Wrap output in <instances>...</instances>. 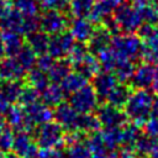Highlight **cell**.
Returning a JSON list of instances; mask_svg holds the SVG:
<instances>
[{"label":"cell","mask_w":158,"mask_h":158,"mask_svg":"<svg viewBox=\"0 0 158 158\" xmlns=\"http://www.w3.org/2000/svg\"><path fill=\"white\" fill-rule=\"evenodd\" d=\"M154 95L148 89H133L123 106V111L132 123L142 127L151 116Z\"/></svg>","instance_id":"6da1fadb"},{"label":"cell","mask_w":158,"mask_h":158,"mask_svg":"<svg viewBox=\"0 0 158 158\" xmlns=\"http://www.w3.org/2000/svg\"><path fill=\"white\" fill-rule=\"evenodd\" d=\"M33 139L40 149L57 151L64 147L65 131L56 121H48L35 127Z\"/></svg>","instance_id":"7a4b0ae2"},{"label":"cell","mask_w":158,"mask_h":158,"mask_svg":"<svg viewBox=\"0 0 158 158\" xmlns=\"http://www.w3.org/2000/svg\"><path fill=\"white\" fill-rule=\"evenodd\" d=\"M142 43H143V41L135 32H131V33L118 32L112 36L110 48L115 53L117 60L118 59H128V60L135 62V60L139 59Z\"/></svg>","instance_id":"3957f363"},{"label":"cell","mask_w":158,"mask_h":158,"mask_svg":"<svg viewBox=\"0 0 158 158\" xmlns=\"http://www.w3.org/2000/svg\"><path fill=\"white\" fill-rule=\"evenodd\" d=\"M120 32H136L141 23L143 22L139 12L128 2H120L112 14Z\"/></svg>","instance_id":"277c9868"},{"label":"cell","mask_w":158,"mask_h":158,"mask_svg":"<svg viewBox=\"0 0 158 158\" xmlns=\"http://www.w3.org/2000/svg\"><path fill=\"white\" fill-rule=\"evenodd\" d=\"M78 114L94 112L99 105V98L90 84L84 85L69 95L68 101Z\"/></svg>","instance_id":"5b68a950"},{"label":"cell","mask_w":158,"mask_h":158,"mask_svg":"<svg viewBox=\"0 0 158 158\" xmlns=\"http://www.w3.org/2000/svg\"><path fill=\"white\" fill-rule=\"evenodd\" d=\"M38 19H40V30L46 32L48 36H53L63 31H67L69 26V20L65 16V14L56 9L44 10L43 14L38 16Z\"/></svg>","instance_id":"8992f818"},{"label":"cell","mask_w":158,"mask_h":158,"mask_svg":"<svg viewBox=\"0 0 158 158\" xmlns=\"http://www.w3.org/2000/svg\"><path fill=\"white\" fill-rule=\"evenodd\" d=\"M98 120L100 121L101 127H121L123 123H126L127 116L122 109L115 107L107 102H102L101 105H98L96 110L94 111Z\"/></svg>","instance_id":"52a82bcc"},{"label":"cell","mask_w":158,"mask_h":158,"mask_svg":"<svg viewBox=\"0 0 158 158\" xmlns=\"http://www.w3.org/2000/svg\"><path fill=\"white\" fill-rule=\"evenodd\" d=\"M74 43H75V40L69 33V31H63L60 33L49 36V44H48L47 53L53 59L67 58Z\"/></svg>","instance_id":"ba28073f"},{"label":"cell","mask_w":158,"mask_h":158,"mask_svg":"<svg viewBox=\"0 0 158 158\" xmlns=\"http://www.w3.org/2000/svg\"><path fill=\"white\" fill-rule=\"evenodd\" d=\"M12 151L20 158H37L38 154V147L28 131H16L14 133Z\"/></svg>","instance_id":"9c48e42d"},{"label":"cell","mask_w":158,"mask_h":158,"mask_svg":"<svg viewBox=\"0 0 158 158\" xmlns=\"http://www.w3.org/2000/svg\"><path fill=\"white\" fill-rule=\"evenodd\" d=\"M156 65L148 62H141L135 65L133 74L130 79L128 85L132 89H149L153 83Z\"/></svg>","instance_id":"30bf717a"},{"label":"cell","mask_w":158,"mask_h":158,"mask_svg":"<svg viewBox=\"0 0 158 158\" xmlns=\"http://www.w3.org/2000/svg\"><path fill=\"white\" fill-rule=\"evenodd\" d=\"M118 84L116 77L114 75L112 72H105L100 70L98 74H95L91 78V86L95 90L98 98L100 101H105L111 90Z\"/></svg>","instance_id":"8fae6325"},{"label":"cell","mask_w":158,"mask_h":158,"mask_svg":"<svg viewBox=\"0 0 158 158\" xmlns=\"http://www.w3.org/2000/svg\"><path fill=\"white\" fill-rule=\"evenodd\" d=\"M5 120L10 128L15 131H33L35 127L30 123L25 110L21 105H10L5 111Z\"/></svg>","instance_id":"7c38bea8"},{"label":"cell","mask_w":158,"mask_h":158,"mask_svg":"<svg viewBox=\"0 0 158 158\" xmlns=\"http://www.w3.org/2000/svg\"><path fill=\"white\" fill-rule=\"evenodd\" d=\"M25 114L30 121V123L36 127L38 125H42L44 122L52 121L53 118V110L47 106L46 104H43L41 100H37L27 106L23 107Z\"/></svg>","instance_id":"4fadbf2b"},{"label":"cell","mask_w":158,"mask_h":158,"mask_svg":"<svg viewBox=\"0 0 158 158\" xmlns=\"http://www.w3.org/2000/svg\"><path fill=\"white\" fill-rule=\"evenodd\" d=\"M95 27V23L86 17H73V20L69 21L68 31L73 36L75 42L86 43L90 40Z\"/></svg>","instance_id":"5bb4252c"},{"label":"cell","mask_w":158,"mask_h":158,"mask_svg":"<svg viewBox=\"0 0 158 158\" xmlns=\"http://www.w3.org/2000/svg\"><path fill=\"white\" fill-rule=\"evenodd\" d=\"M79 114L73 109L69 102L62 101L58 104L53 111V118L57 123H59L64 131H74L75 122Z\"/></svg>","instance_id":"9a60e30c"},{"label":"cell","mask_w":158,"mask_h":158,"mask_svg":"<svg viewBox=\"0 0 158 158\" xmlns=\"http://www.w3.org/2000/svg\"><path fill=\"white\" fill-rule=\"evenodd\" d=\"M26 70L19 63L16 57H6L0 60V79L2 81L22 80L26 75Z\"/></svg>","instance_id":"2e32d148"},{"label":"cell","mask_w":158,"mask_h":158,"mask_svg":"<svg viewBox=\"0 0 158 158\" xmlns=\"http://www.w3.org/2000/svg\"><path fill=\"white\" fill-rule=\"evenodd\" d=\"M111 38H112V35L101 25L96 26L90 40L86 42V46H88V49L91 54L96 56L99 54L100 52L110 48V43H111Z\"/></svg>","instance_id":"e0dca14e"},{"label":"cell","mask_w":158,"mask_h":158,"mask_svg":"<svg viewBox=\"0 0 158 158\" xmlns=\"http://www.w3.org/2000/svg\"><path fill=\"white\" fill-rule=\"evenodd\" d=\"M121 2V0H95L93 9L88 16V19L96 23H101L106 17L111 16L117 7V5Z\"/></svg>","instance_id":"ac0fdd59"},{"label":"cell","mask_w":158,"mask_h":158,"mask_svg":"<svg viewBox=\"0 0 158 158\" xmlns=\"http://www.w3.org/2000/svg\"><path fill=\"white\" fill-rule=\"evenodd\" d=\"M25 19H26V15L21 14L14 7H7L5 14L0 19V25L4 28V31H11V32H17L22 35Z\"/></svg>","instance_id":"d6986e66"},{"label":"cell","mask_w":158,"mask_h":158,"mask_svg":"<svg viewBox=\"0 0 158 158\" xmlns=\"http://www.w3.org/2000/svg\"><path fill=\"white\" fill-rule=\"evenodd\" d=\"M72 68L75 72L80 73L83 77H85L88 80L91 79L95 74H98L101 70L100 65H99V62H98V58L94 54H91L90 52L83 59H80L78 63L72 65Z\"/></svg>","instance_id":"ffe728a7"},{"label":"cell","mask_w":158,"mask_h":158,"mask_svg":"<svg viewBox=\"0 0 158 158\" xmlns=\"http://www.w3.org/2000/svg\"><path fill=\"white\" fill-rule=\"evenodd\" d=\"M40 100L49 107H56L58 104L64 101V91L58 83H49L46 89L40 93Z\"/></svg>","instance_id":"44dd1931"},{"label":"cell","mask_w":158,"mask_h":158,"mask_svg":"<svg viewBox=\"0 0 158 158\" xmlns=\"http://www.w3.org/2000/svg\"><path fill=\"white\" fill-rule=\"evenodd\" d=\"M139 59L143 62L152 63L154 65L158 64V33H157V30L151 37H148L147 40L143 41Z\"/></svg>","instance_id":"7402d4cb"},{"label":"cell","mask_w":158,"mask_h":158,"mask_svg":"<svg viewBox=\"0 0 158 158\" xmlns=\"http://www.w3.org/2000/svg\"><path fill=\"white\" fill-rule=\"evenodd\" d=\"M1 40L5 48V54L9 57H15L25 46L22 35L11 31H4L1 35Z\"/></svg>","instance_id":"603a6c76"},{"label":"cell","mask_w":158,"mask_h":158,"mask_svg":"<svg viewBox=\"0 0 158 158\" xmlns=\"http://www.w3.org/2000/svg\"><path fill=\"white\" fill-rule=\"evenodd\" d=\"M100 128H101V125L95 112H90V114H79L75 122L74 131H79L83 135H89V133L100 131Z\"/></svg>","instance_id":"cb8c5ba5"},{"label":"cell","mask_w":158,"mask_h":158,"mask_svg":"<svg viewBox=\"0 0 158 158\" xmlns=\"http://www.w3.org/2000/svg\"><path fill=\"white\" fill-rule=\"evenodd\" d=\"M133 89L128 85V84H125V83H118L112 90L111 93L109 94V96L106 98L105 102L115 106V107H118V109H123L131 91Z\"/></svg>","instance_id":"d4e9b609"},{"label":"cell","mask_w":158,"mask_h":158,"mask_svg":"<svg viewBox=\"0 0 158 158\" xmlns=\"http://www.w3.org/2000/svg\"><path fill=\"white\" fill-rule=\"evenodd\" d=\"M72 64L67 58H62V59H54L52 67L49 68V70L47 72V75L49 78V80L52 83H60L69 72H72Z\"/></svg>","instance_id":"484cf974"},{"label":"cell","mask_w":158,"mask_h":158,"mask_svg":"<svg viewBox=\"0 0 158 158\" xmlns=\"http://www.w3.org/2000/svg\"><path fill=\"white\" fill-rule=\"evenodd\" d=\"M86 84H88V79L85 77H83L80 73L75 72V70L69 72L68 75L59 83L62 90L64 91V94L67 96H69L72 93L77 91L78 89L83 88Z\"/></svg>","instance_id":"4316f807"},{"label":"cell","mask_w":158,"mask_h":158,"mask_svg":"<svg viewBox=\"0 0 158 158\" xmlns=\"http://www.w3.org/2000/svg\"><path fill=\"white\" fill-rule=\"evenodd\" d=\"M100 133L110 156L121 147V127H105Z\"/></svg>","instance_id":"83f0119b"},{"label":"cell","mask_w":158,"mask_h":158,"mask_svg":"<svg viewBox=\"0 0 158 158\" xmlns=\"http://www.w3.org/2000/svg\"><path fill=\"white\" fill-rule=\"evenodd\" d=\"M26 37H27V46L37 56L47 53L48 44H49V36L46 32L38 30V31H36V32H33Z\"/></svg>","instance_id":"f1b7e54d"},{"label":"cell","mask_w":158,"mask_h":158,"mask_svg":"<svg viewBox=\"0 0 158 158\" xmlns=\"http://www.w3.org/2000/svg\"><path fill=\"white\" fill-rule=\"evenodd\" d=\"M141 133H142L141 127L132 123L131 121L123 123L121 126V147L133 148V144L137 141V138L141 136Z\"/></svg>","instance_id":"f546056e"},{"label":"cell","mask_w":158,"mask_h":158,"mask_svg":"<svg viewBox=\"0 0 158 158\" xmlns=\"http://www.w3.org/2000/svg\"><path fill=\"white\" fill-rule=\"evenodd\" d=\"M26 81H27L28 86H31L35 90H37L38 93H41L43 89L47 88V85L49 84L51 80L46 72H42L38 68H32L26 74Z\"/></svg>","instance_id":"4dcf8cb0"},{"label":"cell","mask_w":158,"mask_h":158,"mask_svg":"<svg viewBox=\"0 0 158 158\" xmlns=\"http://www.w3.org/2000/svg\"><path fill=\"white\" fill-rule=\"evenodd\" d=\"M133 70H135V62L128 59H118L112 73L116 77L118 83L128 84L133 74Z\"/></svg>","instance_id":"1f68e13d"},{"label":"cell","mask_w":158,"mask_h":158,"mask_svg":"<svg viewBox=\"0 0 158 158\" xmlns=\"http://www.w3.org/2000/svg\"><path fill=\"white\" fill-rule=\"evenodd\" d=\"M95 0H68L67 11L73 17H86L89 16Z\"/></svg>","instance_id":"d6a6232c"},{"label":"cell","mask_w":158,"mask_h":158,"mask_svg":"<svg viewBox=\"0 0 158 158\" xmlns=\"http://www.w3.org/2000/svg\"><path fill=\"white\" fill-rule=\"evenodd\" d=\"M23 83L21 80H14V81H4V84L0 86L1 93L7 99L10 104L17 102L20 99V95L23 89Z\"/></svg>","instance_id":"836d02e7"},{"label":"cell","mask_w":158,"mask_h":158,"mask_svg":"<svg viewBox=\"0 0 158 158\" xmlns=\"http://www.w3.org/2000/svg\"><path fill=\"white\" fill-rule=\"evenodd\" d=\"M83 142L88 147V149L90 151L91 154H94V153H104V154H109L110 156V153L107 152V149H106V147L104 144V141H102V137H101L100 131L93 132V133H89V135H85Z\"/></svg>","instance_id":"e575fe53"},{"label":"cell","mask_w":158,"mask_h":158,"mask_svg":"<svg viewBox=\"0 0 158 158\" xmlns=\"http://www.w3.org/2000/svg\"><path fill=\"white\" fill-rule=\"evenodd\" d=\"M10 4L14 9L26 16H35L40 10L38 0H10Z\"/></svg>","instance_id":"d590c367"},{"label":"cell","mask_w":158,"mask_h":158,"mask_svg":"<svg viewBox=\"0 0 158 158\" xmlns=\"http://www.w3.org/2000/svg\"><path fill=\"white\" fill-rule=\"evenodd\" d=\"M15 57H16V59L19 60V63L22 65V68H23L26 72L31 70V69L36 65L37 54H36L27 44H25V46L22 47V49H21Z\"/></svg>","instance_id":"8d00e7d4"},{"label":"cell","mask_w":158,"mask_h":158,"mask_svg":"<svg viewBox=\"0 0 158 158\" xmlns=\"http://www.w3.org/2000/svg\"><path fill=\"white\" fill-rule=\"evenodd\" d=\"M141 15V19L143 22L146 23H151V25H158V4L156 0L151 1L149 4H147L146 6L141 7L139 10H137Z\"/></svg>","instance_id":"74e56055"},{"label":"cell","mask_w":158,"mask_h":158,"mask_svg":"<svg viewBox=\"0 0 158 158\" xmlns=\"http://www.w3.org/2000/svg\"><path fill=\"white\" fill-rule=\"evenodd\" d=\"M95 57L98 58V62H99V65H100L101 70L112 72L115 69V65L117 63V58H116L115 53L111 51V48H107V49L100 52Z\"/></svg>","instance_id":"f35d334b"},{"label":"cell","mask_w":158,"mask_h":158,"mask_svg":"<svg viewBox=\"0 0 158 158\" xmlns=\"http://www.w3.org/2000/svg\"><path fill=\"white\" fill-rule=\"evenodd\" d=\"M65 157L67 158H90L91 153L84 142H79L72 146L65 147Z\"/></svg>","instance_id":"ab89813d"},{"label":"cell","mask_w":158,"mask_h":158,"mask_svg":"<svg viewBox=\"0 0 158 158\" xmlns=\"http://www.w3.org/2000/svg\"><path fill=\"white\" fill-rule=\"evenodd\" d=\"M89 53L88 46L86 43H81V42H75L67 57V59L70 62L72 65H74L75 63H78L80 59H83L86 54Z\"/></svg>","instance_id":"60d3db41"},{"label":"cell","mask_w":158,"mask_h":158,"mask_svg":"<svg viewBox=\"0 0 158 158\" xmlns=\"http://www.w3.org/2000/svg\"><path fill=\"white\" fill-rule=\"evenodd\" d=\"M12 143H14V131L6 125L0 131V152L9 153L12 149Z\"/></svg>","instance_id":"b9f144b4"},{"label":"cell","mask_w":158,"mask_h":158,"mask_svg":"<svg viewBox=\"0 0 158 158\" xmlns=\"http://www.w3.org/2000/svg\"><path fill=\"white\" fill-rule=\"evenodd\" d=\"M37 100H40V93L28 85L23 86L22 93H21L20 99H19V102L21 104V106L25 107V106H27V105H30Z\"/></svg>","instance_id":"7bdbcfd3"},{"label":"cell","mask_w":158,"mask_h":158,"mask_svg":"<svg viewBox=\"0 0 158 158\" xmlns=\"http://www.w3.org/2000/svg\"><path fill=\"white\" fill-rule=\"evenodd\" d=\"M141 131L143 135H146L148 137L158 138V117L149 116L148 120L141 127Z\"/></svg>","instance_id":"ee69618b"},{"label":"cell","mask_w":158,"mask_h":158,"mask_svg":"<svg viewBox=\"0 0 158 158\" xmlns=\"http://www.w3.org/2000/svg\"><path fill=\"white\" fill-rule=\"evenodd\" d=\"M38 4L40 7H43L44 10L56 9L64 12L68 9V0H38Z\"/></svg>","instance_id":"f6af8a7d"},{"label":"cell","mask_w":158,"mask_h":158,"mask_svg":"<svg viewBox=\"0 0 158 158\" xmlns=\"http://www.w3.org/2000/svg\"><path fill=\"white\" fill-rule=\"evenodd\" d=\"M53 62H54V59L48 53L40 54V56H37V59H36V68H38L40 70L47 73L49 70V68L52 67Z\"/></svg>","instance_id":"bcb514c9"},{"label":"cell","mask_w":158,"mask_h":158,"mask_svg":"<svg viewBox=\"0 0 158 158\" xmlns=\"http://www.w3.org/2000/svg\"><path fill=\"white\" fill-rule=\"evenodd\" d=\"M136 32H137L138 37H139L142 41H144V40H147L148 37H151V36L156 32V26H154V25H151V23L142 22L141 26L138 27V30H137Z\"/></svg>","instance_id":"7dc6e473"},{"label":"cell","mask_w":158,"mask_h":158,"mask_svg":"<svg viewBox=\"0 0 158 158\" xmlns=\"http://www.w3.org/2000/svg\"><path fill=\"white\" fill-rule=\"evenodd\" d=\"M111 158H137L132 148L127 147H120L117 151H115L111 154Z\"/></svg>","instance_id":"c3c4849f"},{"label":"cell","mask_w":158,"mask_h":158,"mask_svg":"<svg viewBox=\"0 0 158 158\" xmlns=\"http://www.w3.org/2000/svg\"><path fill=\"white\" fill-rule=\"evenodd\" d=\"M9 106H10V102L7 101V99L4 96V94L1 93V90H0V112H5L7 109H9Z\"/></svg>","instance_id":"681fc988"},{"label":"cell","mask_w":158,"mask_h":158,"mask_svg":"<svg viewBox=\"0 0 158 158\" xmlns=\"http://www.w3.org/2000/svg\"><path fill=\"white\" fill-rule=\"evenodd\" d=\"M151 116L158 117V95H156V96L153 98L152 107H151Z\"/></svg>","instance_id":"f907efd6"},{"label":"cell","mask_w":158,"mask_h":158,"mask_svg":"<svg viewBox=\"0 0 158 158\" xmlns=\"http://www.w3.org/2000/svg\"><path fill=\"white\" fill-rule=\"evenodd\" d=\"M152 90L153 93H156V95H158V64L156 65V72H154V78H153V83H152Z\"/></svg>","instance_id":"816d5d0a"},{"label":"cell","mask_w":158,"mask_h":158,"mask_svg":"<svg viewBox=\"0 0 158 158\" xmlns=\"http://www.w3.org/2000/svg\"><path fill=\"white\" fill-rule=\"evenodd\" d=\"M47 158H67V157H65V154H63V153L60 152V149H57V151H52V152L48 154Z\"/></svg>","instance_id":"f5cc1de1"},{"label":"cell","mask_w":158,"mask_h":158,"mask_svg":"<svg viewBox=\"0 0 158 158\" xmlns=\"http://www.w3.org/2000/svg\"><path fill=\"white\" fill-rule=\"evenodd\" d=\"M7 4H6V1L5 0H0V19H1V16L5 14V11L7 10Z\"/></svg>","instance_id":"db71d44e"},{"label":"cell","mask_w":158,"mask_h":158,"mask_svg":"<svg viewBox=\"0 0 158 158\" xmlns=\"http://www.w3.org/2000/svg\"><path fill=\"white\" fill-rule=\"evenodd\" d=\"M90 158H111L109 154H104V153H94L90 156Z\"/></svg>","instance_id":"11a10c76"},{"label":"cell","mask_w":158,"mask_h":158,"mask_svg":"<svg viewBox=\"0 0 158 158\" xmlns=\"http://www.w3.org/2000/svg\"><path fill=\"white\" fill-rule=\"evenodd\" d=\"M4 56H5V48H4V43H2L1 36H0V60L4 58Z\"/></svg>","instance_id":"9f6ffc18"},{"label":"cell","mask_w":158,"mask_h":158,"mask_svg":"<svg viewBox=\"0 0 158 158\" xmlns=\"http://www.w3.org/2000/svg\"><path fill=\"white\" fill-rule=\"evenodd\" d=\"M5 158H20L19 156H16L15 153H10V154H6Z\"/></svg>","instance_id":"6f0895ef"},{"label":"cell","mask_w":158,"mask_h":158,"mask_svg":"<svg viewBox=\"0 0 158 158\" xmlns=\"http://www.w3.org/2000/svg\"><path fill=\"white\" fill-rule=\"evenodd\" d=\"M0 158H5V156H4V154H2L1 152H0Z\"/></svg>","instance_id":"680465c9"},{"label":"cell","mask_w":158,"mask_h":158,"mask_svg":"<svg viewBox=\"0 0 158 158\" xmlns=\"http://www.w3.org/2000/svg\"><path fill=\"white\" fill-rule=\"evenodd\" d=\"M156 30H157V33H158V27H156Z\"/></svg>","instance_id":"91938a15"},{"label":"cell","mask_w":158,"mask_h":158,"mask_svg":"<svg viewBox=\"0 0 158 158\" xmlns=\"http://www.w3.org/2000/svg\"><path fill=\"white\" fill-rule=\"evenodd\" d=\"M151 158H158V156H157V157H151Z\"/></svg>","instance_id":"94428289"},{"label":"cell","mask_w":158,"mask_h":158,"mask_svg":"<svg viewBox=\"0 0 158 158\" xmlns=\"http://www.w3.org/2000/svg\"><path fill=\"white\" fill-rule=\"evenodd\" d=\"M156 1H157V2H158V0H156Z\"/></svg>","instance_id":"6125c7cd"}]
</instances>
